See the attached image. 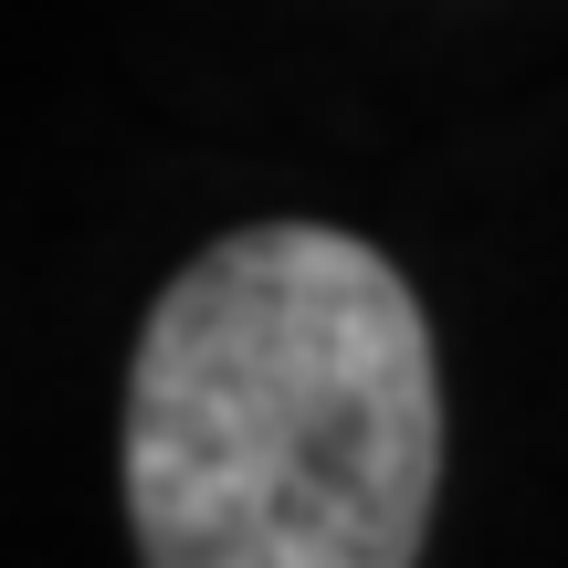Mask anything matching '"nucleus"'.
Here are the masks:
<instances>
[{
	"label": "nucleus",
	"instance_id": "1",
	"mask_svg": "<svg viewBox=\"0 0 568 568\" xmlns=\"http://www.w3.org/2000/svg\"><path fill=\"white\" fill-rule=\"evenodd\" d=\"M443 368L410 274L337 222H253L169 274L126 368L138 568H422Z\"/></svg>",
	"mask_w": 568,
	"mask_h": 568
}]
</instances>
